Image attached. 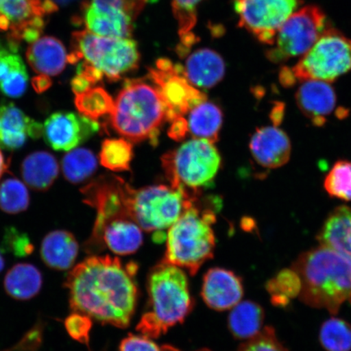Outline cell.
<instances>
[{"mask_svg": "<svg viewBox=\"0 0 351 351\" xmlns=\"http://www.w3.org/2000/svg\"><path fill=\"white\" fill-rule=\"evenodd\" d=\"M17 48L0 43V91L10 98H20L27 89L29 76Z\"/></svg>", "mask_w": 351, "mask_h": 351, "instance_id": "cell-24", "label": "cell"}, {"mask_svg": "<svg viewBox=\"0 0 351 351\" xmlns=\"http://www.w3.org/2000/svg\"><path fill=\"white\" fill-rule=\"evenodd\" d=\"M150 77L168 110V121L183 117L207 96L191 84L181 65L167 59L156 61L150 69Z\"/></svg>", "mask_w": 351, "mask_h": 351, "instance_id": "cell-13", "label": "cell"}, {"mask_svg": "<svg viewBox=\"0 0 351 351\" xmlns=\"http://www.w3.org/2000/svg\"><path fill=\"white\" fill-rule=\"evenodd\" d=\"M266 288L274 306H287L289 301L300 295V276L292 267L283 269L275 278L267 282Z\"/></svg>", "mask_w": 351, "mask_h": 351, "instance_id": "cell-32", "label": "cell"}, {"mask_svg": "<svg viewBox=\"0 0 351 351\" xmlns=\"http://www.w3.org/2000/svg\"><path fill=\"white\" fill-rule=\"evenodd\" d=\"M75 0H32L35 8L39 14L45 17L59 10L61 7H65Z\"/></svg>", "mask_w": 351, "mask_h": 351, "instance_id": "cell-42", "label": "cell"}, {"mask_svg": "<svg viewBox=\"0 0 351 351\" xmlns=\"http://www.w3.org/2000/svg\"><path fill=\"white\" fill-rule=\"evenodd\" d=\"M300 3L301 0H234V10L241 27L273 45L279 29Z\"/></svg>", "mask_w": 351, "mask_h": 351, "instance_id": "cell-12", "label": "cell"}, {"mask_svg": "<svg viewBox=\"0 0 351 351\" xmlns=\"http://www.w3.org/2000/svg\"><path fill=\"white\" fill-rule=\"evenodd\" d=\"M99 131L98 122L69 112L51 114L43 125V137L55 151L69 152Z\"/></svg>", "mask_w": 351, "mask_h": 351, "instance_id": "cell-15", "label": "cell"}, {"mask_svg": "<svg viewBox=\"0 0 351 351\" xmlns=\"http://www.w3.org/2000/svg\"><path fill=\"white\" fill-rule=\"evenodd\" d=\"M75 105L82 115L96 121L104 116H111L114 100L104 88L92 86L76 95Z\"/></svg>", "mask_w": 351, "mask_h": 351, "instance_id": "cell-31", "label": "cell"}, {"mask_svg": "<svg viewBox=\"0 0 351 351\" xmlns=\"http://www.w3.org/2000/svg\"><path fill=\"white\" fill-rule=\"evenodd\" d=\"M319 341L327 351H350V324L341 319L326 320L320 328Z\"/></svg>", "mask_w": 351, "mask_h": 351, "instance_id": "cell-34", "label": "cell"}, {"mask_svg": "<svg viewBox=\"0 0 351 351\" xmlns=\"http://www.w3.org/2000/svg\"><path fill=\"white\" fill-rule=\"evenodd\" d=\"M295 82H327L351 70V40L335 29H328L302 58L289 68Z\"/></svg>", "mask_w": 351, "mask_h": 351, "instance_id": "cell-9", "label": "cell"}, {"mask_svg": "<svg viewBox=\"0 0 351 351\" xmlns=\"http://www.w3.org/2000/svg\"><path fill=\"white\" fill-rule=\"evenodd\" d=\"M222 121L221 110L205 100L191 110L188 130L196 138L207 139L215 143L218 140Z\"/></svg>", "mask_w": 351, "mask_h": 351, "instance_id": "cell-28", "label": "cell"}, {"mask_svg": "<svg viewBox=\"0 0 351 351\" xmlns=\"http://www.w3.org/2000/svg\"><path fill=\"white\" fill-rule=\"evenodd\" d=\"M202 0H173V11L178 25L182 49L195 42L193 34L197 21V8Z\"/></svg>", "mask_w": 351, "mask_h": 351, "instance_id": "cell-36", "label": "cell"}, {"mask_svg": "<svg viewBox=\"0 0 351 351\" xmlns=\"http://www.w3.org/2000/svg\"><path fill=\"white\" fill-rule=\"evenodd\" d=\"M171 186L199 196L201 189L213 183L221 165L214 143L204 138L191 139L162 158Z\"/></svg>", "mask_w": 351, "mask_h": 351, "instance_id": "cell-8", "label": "cell"}, {"mask_svg": "<svg viewBox=\"0 0 351 351\" xmlns=\"http://www.w3.org/2000/svg\"><path fill=\"white\" fill-rule=\"evenodd\" d=\"M43 19L32 0H0V29L10 32L12 45L22 40L36 41L43 32Z\"/></svg>", "mask_w": 351, "mask_h": 351, "instance_id": "cell-16", "label": "cell"}, {"mask_svg": "<svg viewBox=\"0 0 351 351\" xmlns=\"http://www.w3.org/2000/svg\"><path fill=\"white\" fill-rule=\"evenodd\" d=\"M319 245L351 260V208L340 206L329 214L317 236Z\"/></svg>", "mask_w": 351, "mask_h": 351, "instance_id": "cell-23", "label": "cell"}, {"mask_svg": "<svg viewBox=\"0 0 351 351\" xmlns=\"http://www.w3.org/2000/svg\"><path fill=\"white\" fill-rule=\"evenodd\" d=\"M292 269L300 276L305 304L337 315L351 301V260L343 254L319 245L302 254Z\"/></svg>", "mask_w": 351, "mask_h": 351, "instance_id": "cell-2", "label": "cell"}, {"mask_svg": "<svg viewBox=\"0 0 351 351\" xmlns=\"http://www.w3.org/2000/svg\"><path fill=\"white\" fill-rule=\"evenodd\" d=\"M183 70L191 84L210 88L221 81L225 75L226 64L216 51L204 48L188 57Z\"/></svg>", "mask_w": 351, "mask_h": 351, "instance_id": "cell-22", "label": "cell"}, {"mask_svg": "<svg viewBox=\"0 0 351 351\" xmlns=\"http://www.w3.org/2000/svg\"><path fill=\"white\" fill-rule=\"evenodd\" d=\"M27 187L16 178H8L0 185V209L11 215L24 212L29 208Z\"/></svg>", "mask_w": 351, "mask_h": 351, "instance_id": "cell-35", "label": "cell"}, {"mask_svg": "<svg viewBox=\"0 0 351 351\" xmlns=\"http://www.w3.org/2000/svg\"><path fill=\"white\" fill-rule=\"evenodd\" d=\"M213 210H202L195 204L185 210L167 235L166 252L162 262L186 269L194 276L206 261L213 257L216 238Z\"/></svg>", "mask_w": 351, "mask_h": 351, "instance_id": "cell-6", "label": "cell"}, {"mask_svg": "<svg viewBox=\"0 0 351 351\" xmlns=\"http://www.w3.org/2000/svg\"><path fill=\"white\" fill-rule=\"evenodd\" d=\"M197 197L182 189L158 185L135 190L125 183L123 202L127 213L147 232L169 229Z\"/></svg>", "mask_w": 351, "mask_h": 351, "instance_id": "cell-7", "label": "cell"}, {"mask_svg": "<svg viewBox=\"0 0 351 351\" xmlns=\"http://www.w3.org/2000/svg\"><path fill=\"white\" fill-rule=\"evenodd\" d=\"M8 247L16 256L25 257L34 252V245L25 234H21L15 228L8 229L5 235Z\"/></svg>", "mask_w": 351, "mask_h": 351, "instance_id": "cell-40", "label": "cell"}, {"mask_svg": "<svg viewBox=\"0 0 351 351\" xmlns=\"http://www.w3.org/2000/svg\"><path fill=\"white\" fill-rule=\"evenodd\" d=\"M143 241L142 229L125 210L97 214L93 234L89 243L92 247H108L121 256L134 254Z\"/></svg>", "mask_w": 351, "mask_h": 351, "instance_id": "cell-14", "label": "cell"}, {"mask_svg": "<svg viewBox=\"0 0 351 351\" xmlns=\"http://www.w3.org/2000/svg\"><path fill=\"white\" fill-rule=\"evenodd\" d=\"M64 326L70 337L82 344L88 345L92 328V319L78 313H73L65 319Z\"/></svg>", "mask_w": 351, "mask_h": 351, "instance_id": "cell-39", "label": "cell"}, {"mask_svg": "<svg viewBox=\"0 0 351 351\" xmlns=\"http://www.w3.org/2000/svg\"><path fill=\"white\" fill-rule=\"evenodd\" d=\"M133 147L127 139H107L100 152V163L105 168L121 172L130 169Z\"/></svg>", "mask_w": 351, "mask_h": 351, "instance_id": "cell-33", "label": "cell"}, {"mask_svg": "<svg viewBox=\"0 0 351 351\" xmlns=\"http://www.w3.org/2000/svg\"><path fill=\"white\" fill-rule=\"evenodd\" d=\"M42 285L41 271L30 263H17L4 278L8 295L17 300H32L41 291Z\"/></svg>", "mask_w": 351, "mask_h": 351, "instance_id": "cell-27", "label": "cell"}, {"mask_svg": "<svg viewBox=\"0 0 351 351\" xmlns=\"http://www.w3.org/2000/svg\"><path fill=\"white\" fill-rule=\"evenodd\" d=\"M78 243L71 232L55 230L43 239L41 256L44 263L56 270H68L75 263L78 254Z\"/></svg>", "mask_w": 351, "mask_h": 351, "instance_id": "cell-25", "label": "cell"}, {"mask_svg": "<svg viewBox=\"0 0 351 351\" xmlns=\"http://www.w3.org/2000/svg\"><path fill=\"white\" fill-rule=\"evenodd\" d=\"M112 125L128 141L152 138L168 120V110L156 86L129 81L114 101Z\"/></svg>", "mask_w": 351, "mask_h": 351, "instance_id": "cell-5", "label": "cell"}, {"mask_svg": "<svg viewBox=\"0 0 351 351\" xmlns=\"http://www.w3.org/2000/svg\"><path fill=\"white\" fill-rule=\"evenodd\" d=\"M137 269L136 263L124 266L117 257L86 258L66 278L70 308L104 324L128 327L138 301Z\"/></svg>", "mask_w": 351, "mask_h": 351, "instance_id": "cell-1", "label": "cell"}, {"mask_svg": "<svg viewBox=\"0 0 351 351\" xmlns=\"http://www.w3.org/2000/svg\"><path fill=\"white\" fill-rule=\"evenodd\" d=\"M243 293L241 280L231 271L215 267L204 276L202 297L213 310L232 308L240 302Z\"/></svg>", "mask_w": 351, "mask_h": 351, "instance_id": "cell-19", "label": "cell"}, {"mask_svg": "<svg viewBox=\"0 0 351 351\" xmlns=\"http://www.w3.org/2000/svg\"><path fill=\"white\" fill-rule=\"evenodd\" d=\"M94 153L86 148L75 149L62 160V172L68 182L77 184L86 181L97 169Z\"/></svg>", "mask_w": 351, "mask_h": 351, "instance_id": "cell-30", "label": "cell"}, {"mask_svg": "<svg viewBox=\"0 0 351 351\" xmlns=\"http://www.w3.org/2000/svg\"><path fill=\"white\" fill-rule=\"evenodd\" d=\"M250 150L254 160L267 169H275L287 165L291 159V142L278 125L261 127L250 141Z\"/></svg>", "mask_w": 351, "mask_h": 351, "instance_id": "cell-17", "label": "cell"}, {"mask_svg": "<svg viewBox=\"0 0 351 351\" xmlns=\"http://www.w3.org/2000/svg\"><path fill=\"white\" fill-rule=\"evenodd\" d=\"M265 311L252 301L239 302L229 315V328L238 339H250L261 331Z\"/></svg>", "mask_w": 351, "mask_h": 351, "instance_id": "cell-29", "label": "cell"}, {"mask_svg": "<svg viewBox=\"0 0 351 351\" xmlns=\"http://www.w3.org/2000/svg\"><path fill=\"white\" fill-rule=\"evenodd\" d=\"M8 167V164H7V160L5 158H4L2 152L0 151V178H1L3 173L6 172Z\"/></svg>", "mask_w": 351, "mask_h": 351, "instance_id": "cell-45", "label": "cell"}, {"mask_svg": "<svg viewBox=\"0 0 351 351\" xmlns=\"http://www.w3.org/2000/svg\"><path fill=\"white\" fill-rule=\"evenodd\" d=\"M237 351H288L276 337L273 327L263 328L257 335L248 339Z\"/></svg>", "mask_w": 351, "mask_h": 351, "instance_id": "cell-38", "label": "cell"}, {"mask_svg": "<svg viewBox=\"0 0 351 351\" xmlns=\"http://www.w3.org/2000/svg\"><path fill=\"white\" fill-rule=\"evenodd\" d=\"M43 125L32 119L14 104L0 105V148L15 151L29 139L43 136Z\"/></svg>", "mask_w": 351, "mask_h": 351, "instance_id": "cell-18", "label": "cell"}, {"mask_svg": "<svg viewBox=\"0 0 351 351\" xmlns=\"http://www.w3.org/2000/svg\"><path fill=\"white\" fill-rule=\"evenodd\" d=\"M295 99L300 111L318 127L326 124L337 104L333 87L329 82L319 80L304 81L298 88Z\"/></svg>", "mask_w": 351, "mask_h": 351, "instance_id": "cell-20", "label": "cell"}, {"mask_svg": "<svg viewBox=\"0 0 351 351\" xmlns=\"http://www.w3.org/2000/svg\"><path fill=\"white\" fill-rule=\"evenodd\" d=\"M324 187L332 197L351 201V161L336 162L324 179Z\"/></svg>", "mask_w": 351, "mask_h": 351, "instance_id": "cell-37", "label": "cell"}, {"mask_svg": "<svg viewBox=\"0 0 351 351\" xmlns=\"http://www.w3.org/2000/svg\"><path fill=\"white\" fill-rule=\"evenodd\" d=\"M147 311L137 330L157 339L191 313L193 301L186 275L181 267L161 262L152 269L147 280Z\"/></svg>", "mask_w": 351, "mask_h": 351, "instance_id": "cell-4", "label": "cell"}, {"mask_svg": "<svg viewBox=\"0 0 351 351\" xmlns=\"http://www.w3.org/2000/svg\"><path fill=\"white\" fill-rule=\"evenodd\" d=\"M160 350H161V351H180L177 348H173V346H169V345H165V346H162ZM199 351H210V350H207V349H203V350H201Z\"/></svg>", "mask_w": 351, "mask_h": 351, "instance_id": "cell-46", "label": "cell"}, {"mask_svg": "<svg viewBox=\"0 0 351 351\" xmlns=\"http://www.w3.org/2000/svg\"><path fill=\"white\" fill-rule=\"evenodd\" d=\"M120 351H161L147 337L130 335L121 341Z\"/></svg>", "mask_w": 351, "mask_h": 351, "instance_id": "cell-41", "label": "cell"}, {"mask_svg": "<svg viewBox=\"0 0 351 351\" xmlns=\"http://www.w3.org/2000/svg\"><path fill=\"white\" fill-rule=\"evenodd\" d=\"M139 60L137 43L130 38L102 37L86 29L72 35L68 61L77 66V75L86 78L91 86L104 78L117 81L137 68Z\"/></svg>", "mask_w": 351, "mask_h": 351, "instance_id": "cell-3", "label": "cell"}, {"mask_svg": "<svg viewBox=\"0 0 351 351\" xmlns=\"http://www.w3.org/2000/svg\"><path fill=\"white\" fill-rule=\"evenodd\" d=\"M326 26V16L318 7L306 6L293 12L276 34L274 47L267 52V58L282 63L304 56L322 36Z\"/></svg>", "mask_w": 351, "mask_h": 351, "instance_id": "cell-10", "label": "cell"}, {"mask_svg": "<svg viewBox=\"0 0 351 351\" xmlns=\"http://www.w3.org/2000/svg\"><path fill=\"white\" fill-rule=\"evenodd\" d=\"M3 269H4V260L2 256V254H0V273H1V271H3Z\"/></svg>", "mask_w": 351, "mask_h": 351, "instance_id": "cell-47", "label": "cell"}, {"mask_svg": "<svg viewBox=\"0 0 351 351\" xmlns=\"http://www.w3.org/2000/svg\"><path fill=\"white\" fill-rule=\"evenodd\" d=\"M147 0H90L83 10L88 32L99 36L130 38L134 21Z\"/></svg>", "mask_w": 351, "mask_h": 351, "instance_id": "cell-11", "label": "cell"}, {"mask_svg": "<svg viewBox=\"0 0 351 351\" xmlns=\"http://www.w3.org/2000/svg\"><path fill=\"white\" fill-rule=\"evenodd\" d=\"M30 67L39 75L57 76L64 71L68 55L59 39L46 36L32 43L26 51Z\"/></svg>", "mask_w": 351, "mask_h": 351, "instance_id": "cell-21", "label": "cell"}, {"mask_svg": "<svg viewBox=\"0 0 351 351\" xmlns=\"http://www.w3.org/2000/svg\"><path fill=\"white\" fill-rule=\"evenodd\" d=\"M58 162L49 152H35L22 162V178L35 191L48 190L58 177Z\"/></svg>", "mask_w": 351, "mask_h": 351, "instance_id": "cell-26", "label": "cell"}, {"mask_svg": "<svg viewBox=\"0 0 351 351\" xmlns=\"http://www.w3.org/2000/svg\"><path fill=\"white\" fill-rule=\"evenodd\" d=\"M33 85L38 92L46 90L51 85V81L49 77L45 75H38L34 78Z\"/></svg>", "mask_w": 351, "mask_h": 351, "instance_id": "cell-44", "label": "cell"}, {"mask_svg": "<svg viewBox=\"0 0 351 351\" xmlns=\"http://www.w3.org/2000/svg\"><path fill=\"white\" fill-rule=\"evenodd\" d=\"M171 125L169 134L171 138L180 141L189 132L187 121L183 117L176 118Z\"/></svg>", "mask_w": 351, "mask_h": 351, "instance_id": "cell-43", "label": "cell"}]
</instances>
